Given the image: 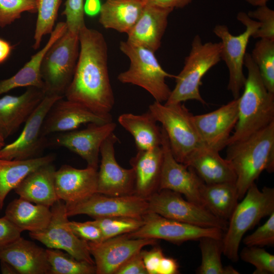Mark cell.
I'll use <instances>...</instances> for the list:
<instances>
[{
	"label": "cell",
	"mask_w": 274,
	"mask_h": 274,
	"mask_svg": "<svg viewBox=\"0 0 274 274\" xmlns=\"http://www.w3.org/2000/svg\"><path fill=\"white\" fill-rule=\"evenodd\" d=\"M80 50L72 80L64 94L94 113L110 114L115 104L108 68V46L97 30L83 26L78 33Z\"/></svg>",
	"instance_id": "1"
},
{
	"label": "cell",
	"mask_w": 274,
	"mask_h": 274,
	"mask_svg": "<svg viewBox=\"0 0 274 274\" xmlns=\"http://www.w3.org/2000/svg\"><path fill=\"white\" fill-rule=\"evenodd\" d=\"M244 63L248 76L238 98L237 121L227 146L247 139L274 122V94L265 87L250 53H246Z\"/></svg>",
	"instance_id": "2"
},
{
	"label": "cell",
	"mask_w": 274,
	"mask_h": 274,
	"mask_svg": "<svg viewBox=\"0 0 274 274\" xmlns=\"http://www.w3.org/2000/svg\"><path fill=\"white\" fill-rule=\"evenodd\" d=\"M226 159L236 177L238 199L264 170H274V122L247 139L227 146Z\"/></svg>",
	"instance_id": "3"
},
{
	"label": "cell",
	"mask_w": 274,
	"mask_h": 274,
	"mask_svg": "<svg viewBox=\"0 0 274 274\" xmlns=\"http://www.w3.org/2000/svg\"><path fill=\"white\" fill-rule=\"evenodd\" d=\"M274 212V188L260 190L255 182L247 190L228 221L222 240L223 254L230 261L239 259V248L245 233Z\"/></svg>",
	"instance_id": "4"
},
{
	"label": "cell",
	"mask_w": 274,
	"mask_h": 274,
	"mask_svg": "<svg viewBox=\"0 0 274 274\" xmlns=\"http://www.w3.org/2000/svg\"><path fill=\"white\" fill-rule=\"evenodd\" d=\"M221 42L203 43L200 36L196 35L182 70L175 76L176 85L164 103L174 104L196 100L206 105L199 91L201 81L204 75L221 60Z\"/></svg>",
	"instance_id": "5"
},
{
	"label": "cell",
	"mask_w": 274,
	"mask_h": 274,
	"mask_svg": "<svg viewBox=\"0 0 274 274\" xmlns=\"http://www.w3.org/2000/svg\"><path fill=\"white\" fill-rule=\"evenodd\" d=\"M119 48L130 60L128 70L120 73L117 79L123 84L141 87L148 92L155 101L166 102L171 90L166 83L167 78H175L165 71L157 59L155 52L133 45L128 41H121Z\"/></svg>",
	"instance_id": "6"
},
{
	"label": "cell",
	"mask_w": 274,
	"mask_h": 274,
	"mask_svg": "<svg viewBox=\"0 0 274 274\" xmlns=\"http://www.w3.org/2000/svg\"><path fill=\"white\" fill-rule=\"evenodd\" d=\"M148 110L161 124L172 154L178 162L184 163L192 152L203 145L193 122V115L182 102L163 104L155 101Z\"/></svg>",
	"instance_id": "7"
},
{
	"label": "cell",
	"mask_w": 274,
	"mask_h": 274,
	"mask_svg": "<svg viewBox=\"0 0 274 274\" xmlns=\"http://www.w3.org/2000/svg\"><path fill=\"white\" fill-rule=\"evenodd\" d=\"M79 50L78 35L67 29L47 51L41 67L46 95L64 97L73 78Z\"/></svg>",
	"instance_id": "8"
},
{
	"label": "cell",
	"mask_w": 274,
	"mask_h": 274,
	"mask_svg": "<svg viewBox=\"0 0 274 274\" xmlns=\"http://www.w3.org/2000/svg\"><path fill=\"white\" fill-rule=\"evenodd\" d=\"M236 18L246 27V30L243 33L234 36L224 24L216 25L213 30L221 39V60L225 62L229 71L227 89L231 93L233 99L239 97L246 82L243 67L246 49L250 38L260 26L259 22L250 18L244 12H239Z\"/></svg>",
	"instance_id": "9"
},
{
	"label": "cell",
	"mask_w": 274,
	"mask_h": 274,
	"mask_svg": "<svg viewBox=\"0 0 274 274\" xmlns=\"http://www.w3.org/2000/svg\"><path fill=\"white\" fill-rule=\"evenodd\" d=\"M149 212L177 221L202 227L226 231L228 221L214 215L206 208L185 199L176 192L162 189L147 198Z\"/></svg>",
	"instance_id": "10"
},
{
	"label": "cell",
	"mask_w": 274,
	"mask_h": 274,
	"mask_svg": "<svg viewBox=\"0 0 274 274\" xmlns=\"http://www.w3.org/2000/svg\"><path fill=\"white\" fill-rule=\"evenodd\" d=\"M51 217L47 226L37 232H29V236L50 249L62 250L79 260L94 264L88 242L77 236L69 228L65 203L57 200L50 207Z\"/></svg>",
	"instance_id": "11"
},
{
	"label": "cell",
	"mask_w": 274,
	"mask_h": 274,
	"mask_svg": "<svg viewBox=\"0 0 274 274\" xmlns=\"http://www.w3.org/2000/svg\"><path fill=\"white\" fill-rule=\"evenodd\" d=\"M143 225L127 233L131 238L163 239L174 244L199 241L203 237L222 239L224 231L218 228L202 227L170 219L148 212L143 216Z\"/></svg>",
	"instance_id": "12"
},
{
	"label": "cell",
	"mask_w": 274,
	"mask_h": 274,
	"mask_svg": "<svg viewBox=\"0 0 274 274\" xmlns=\"http://www.w3.org/2000/svg\"><path fill=\"white\" fill-rule=\"evenodd\" d=\"M68 217L86 215L93 219L114 216L143 217L149 212L147 199L135 194L110 196L95 193L79 202L66 204Z\"/></svg>",
	"instance_id": "13"
},
{
	"label": "cell",
	"mask_w": 274,
	"mask_h": 274,
	"mask_svg": "<svg viewBox=\"0 0 274 274\" xmlns=\"http://www.w3.org/2000/svg\"><path fill=\"white\" fill-rule=\"evenodd\" d=\"M62 97L64 96L45 95L24 123L19 136L0 149V158L26 160L40 157L47 142L46 137L41 134L44 120L54 103Z\"/></svg>",
	"instance_id": "14"
},
{
	"label": "cell",
	"mask_w": 274,
	"mask_h": 274,
	"mask_svg": "<svg viewBox=\"0 0 274 274\" xmlns=\"http://www.w3.org/2000/svg\"><path fill=\"white\" fill-rule=\"evenodd\" d=\"M161 132L163 162L159 190L167 189L176 192L183 195L188 201L205 208L201 196V190L205 183L192 168L175 158L162 127Z\"/></svg>",
	"instance_id": "15"
},
{
	"label": "cell",
	"mask_w": 274,
	"mask_h": 274,
	"mask_svg": "<svg viewBox=\"0 0 274 274\" xmlns=\"http://www.w3.org/2000/svg\"><path fill=\"white\" fill-rule=\"evenodd\" d=\"M157 243V239L131 238L127 234L97 243L88 242L96 274H115L124 262L143 247Z\"/></svg>",
	"instance_id": "16"
},
{
	"label": "cell",
	"mask_w": 274,
	"mask_h": 274,
	"mask_svg": "<svg viewBox=\"0 0 274 274\" xmlns=\"http://www.w3.org/2000/svg\"><path fill=\"white\" fill-rule=\"evenodd\" d=\"M117 141V136L113 132L101 145L97 192L110 196L133 194H135L134 171L132 168L126 169L121 167L116 160L115 144Z\"/></svg>",
	"instance_id": "17"
},
{
	"label": "cell",
	"mask_w": 274,
	"mask_h": 274,
	"mask_svg": "<svg viewBox=\"0 0 274 274\" xmlns=\"http://www.w3.org/2000/svg\"><path fill=\"white\" fill-rule=\"evenodd\" d=\"M238 98L193 119L202 144L220 152L227 146L238 119Z\"/></svg>",
	"instance_id": "18"
},
{
	"label": "cell",
	"mask_w": 274,
	"mask_h": 274,
	"mask_svg": "<svg viewBox=\"0 0 274 274\" xmlns=\"http://www.w3.org/2000/svg\"><path fill=\"white\" fill-rule=\"evenodd\" d=\"M112 121V116L98 115L82 105L62 97L56 101L49 110L42 125L41 134L46 137L53 133L76 130L84 124H101Z\"/></svg>",
	"instance_id": "19"
},
{
	"label": "cell",
	"mask_w": 274,
	"mask_h": 274,
	"mask_svg": "<svg viewBox=\"0 0 274 274\" xmlns=\"http://www.w3.org/2000/svg\"><path fill=\"white\" fill-rule=\"evenodd\" d=\"M116 124L90 123L85 129L60 133L55 143L78 154L87 162V166L98 168L100 148L104 141L113 132Z\"/></svg>",
	"instance_id": "20"
},
{
	"label": "cell",
	"mask_w": 274,
	"mask_h": 274,
	"mask_svg": "<svg viewBox=\"0 0 274 274\" xmlns=\"http://www.w3.org/2000/svg\"><path fill=\"white\" fill-rule=\"evenodd\" d=\"M43 89L29 87L20 95L0 98V134L5 139L15 133L27 120L45 96Z\"/></svg>",
	"instance_id": "21"
},
{
	"label": "cell",
	"mask_w": 274,
	"mask_h": 274,
	"mask_svg": "<svg viewBox=\"0 0 274 274\" xmlns=\"http://www.w3.org/2000/svg\"><path fill=\"white\" fill-rule=\"evenodd\" d=\"M55 188L58 199L65 203L81 201L97 192V169L62 165L55 171Z\"/></svg>",
	"instance_id": "22"
},
{
	"label": "cell",
	"mask_w": 274,
	"mask_h": 274,
	"mask_svg": "<svg viewBox=\"0 0 274 274\" xmlns=\"http://www.w3.org/2000/svg\"><path fill=\"white\" fill-rule=\"evenodd\" d=\"M0 260L20 274H50L46 249L20 236L0 249Z\"/></svg>",
	"instance_id": "23"
},
{
	"label": "cell",
	"mask_w": 274,
	"mask_h": 274,
	"mask_svg": "<svg viewBox=\"0 0 274 274\" xmlns=\"http://www.w3.org/2000/svg\"><path fill=\"white\" fill-rule=\"evenodd\" d=\"M173 10L146 4L135 24L127 34L126 41L155 52L161 46L168 16Z\"/></svg>",
	"instance_id": "24"
},
{
	"label": "cell",
	"mask_w": 274,
	"mask_h": 274,
	"mask_svg": "<svg viewBox=\"0 0 274 274\" xmlns=\"http://www.w3.org/2000/svg\"><path fill=\"white\" fill-rule=\"evenodd\" d=\"M163 162L161 146L137 150L130 160L135 177V194L147 199L159 190Z\"/></svg>",
	"instance_id": "25"
},
{
	"label": "cell",
	"mask_w": 274,
	"mask_h": 274,
	"mask_svg": "<svg viewBox=\"0 0 274 274\" xmlns=\"http://www.w3.org/2000/svg\"><path fill=\"white\" fill-rule=\"evenodd\" d=\"M192 168L205 184L235 182V173L229 161L219 152L202 145L183 163Z\"/></svg>",
	"instance_id": "26"
},
{
	"label": "cell",
	"mask_w": 274,
	"mask_h": 274,
	"mask_svg": "<svg viewBox=\"0 0 274 274\" xmlns=\"http://www.w3.org/2000/svg\"><path fill=\"white\" fill-rule=\"evenodd\" d=\"M66 30L65 22H58L43 48L32 55L30 60L15 74L9 78L0 80V95L19 87H35L44 90V84L41 75L43 59L52 44Z\"/></svg>",
	"instance_id": "27"
},
{
	"label": "cell",
	"mask_w": 274,
	"mask_h": 274,
	"mask_svg": "<svg viewBox=\"0 0 274 274\" xmlns=\"http://www.w3.org/2000/svg\"><path fill=\"white\" fill-rule=\"evenodd\" d=\"M52 163L29 173L14 189L19 197L51 207L59 200L55 188L56 168Z\"/></svg>",
	"instance_id": "28"
},
{
	"label": "cell",
	"mask_w": 274,
	"mask_h": 274,
	"mask_svg": "<svg viewBox=\"0 0 274 274\" xmlns=\"http://www.w3.org/2000/svg\"><path fill=\"white\" fill-rule=\"evenodd\" d=\"M146 4V0H106L101 5L99 22L106 29L127 34Z\"/></svg>",
	"instance_id": "29"
},
{
	"label": "cell",
	"mask_w": 274,
	"mask_h": 274,
	"mask_svg": "<svg viewBox=\"0 0 274 274\" xmlns=\"http://www.w3.org/2000/svg\"><path fill=\"white\" fill-rule=\"evenodd\" d=\"M5 216L22 232H37L45 229L51 217L50 208L19 197L10 202Z\"/></svg>",
	"instance_id": "30"
},
{
	"label": "cell",
	"mask_w": 274,
	"mask_h": 274,
	"mask_svg": "<svg viewBox=\"0 0 274 274\" xmlns=\"http://www.w3.org/2000/svg\"><path fill=\"white\" fill-rule=\"evenodd\" d=\"M118 120L133 137L137 150H146L161 146V128L149 110L141 115L124 113L119 116Z\"/></svg>",
	"instance_id": "31"
},
{
	"label": "cell",
	"mask_w": 274,
	"mask_h": 274,
	"mask_svg": "<svg viewBox=\"0 0 274 274\" xmlns=\"http://www.w3.org/2000/svg\"><path fill=\"white\" fill-rule=\"evenodd\" d=\"M53 154L26 160H8L0 158V211L5 200L12 190L31 172L38 167L52 163L55 159Z\"/></svg>",
	"instance_id": "32"
},
{
	"label": "cell",
	"mask_w": 274,
	"mask_h": 274,
	"mask_svg": "<svg viewBox=\"0 0 274 274\" xmlns=\"http://www.w3.org/2000/svg\"><path fill=\"white\" fill-rule=\"evenodd\" d=\"M201 196L206 208L216 216L228 221L238 203L235 182L204 184Z\"/></svg>",
	"instance_id": "33"
},
{
	"label": "cell",
	"mask_w": 274,
	"mask_h": 274,
	"mask_svg": "<svg viewBox=\"0 0 274 274\" xmlns=\"http://www.w3.org/2000/svg\"><path fill=\"white\" fill-rule=\"evenodd\" d=\"M201 254L200 265L196 270L198 274H239L232 266H224L221 262L223 253L222 239L203 237L198 241Z\"/></svg>",
	"instance_id": "34"
},
{
	"label": "cell",
	"mask_w": 274,
	"mask_h": 274,
	"mask_svg": "<svg viewBox=\"0 0 274 274\" xmlns=\"http://www.w3.org/2000/svg\"><path fill=\"white\" fill-rule=\"evenodd\" d=\"M46 251L50 266V274L96 273L94 264L79 260L59 249L48 248Z\"/></svg>",
	"instance_id": "35"
},
{
	"label": "cell",
	"mask_w": 274,
	"mask_h": 274,
	"mask_svg": "<svg viewBox=\"0 0 274 274\" xmlns=\"http://www.w3.org/2000/svg\"><path fill=\"white\" fill-rule=\"evenodd\" d=\"M250 54L265 87L274 94V40L259 39Z\"/></svg>",
	"instance_id": "36"
},
{
	"label": "cell",
	"mask_w": 274,
	"mask_h": 274,
	"mask_svg": "<svg viewBox=\"0 0 274 274\" xmlns=\"http://www.w3.org/2000/svg\"><path fill=\"white\" fill-rule=\"evenodd\" d=\"M61 0H37V19L32 48L38 49L43 38L50 34L55 26Z\"/></svg>",
	"instance_id": "37"
},
{
	"label": "cell",
	"mask_w": 274,
	"mask_h": 274,
	"mask_svg": "<svg viewBox=\"0 0 274 274\" xmlns=\"http://www.w3.org/2000/svg\"><path fill=\"white\" fill-rule=\"evenodd\" d=\"M91 221L100 230L102 241L132 232L144 224L143 217L127 216L97 218Z\"/></svg>",
	"instance_id": "38"
},
{
	"label": "cell",
	"mask_w": 274,
	"mask_h": 274,
	"mask_svg": "<svg viewBox=\"0 0 274 274\" xmlns=\"http://www.w3.org/2000/svg\"><path fill=\"white\" fill-rule=\"evenodd\" d=\"M25 12L37 13V0H0V27L10 25Z\"/></svg>",
	"instance_id": "39"
},
{
	"label": "cell",
	"mask_w": 274,
	"mask_h": 274,
	"mask_svg": "<svg viewBox=\"0 0 274 274\" xmlns=\"http://www.w3.org/2000/svg\"><path fill=\"white\" fill-rule=\"evenodd\" d=\"M239 257L255 266L254 274L274 273V255L261 247L246 246L239 252Z\"/></svg>",
	"instance_id": "40"
},
{
	"label": "cell",
	"mask_w": 274,
	"mask_h": 274,
	"mask_svg": "<svg viewBox=\"0 0 274 274\" xmlns=\"http://www.w3.org/2000/svg\"><path fill=\"white\" fill-rule=\"evenodd\" d=\"M248 15L256 19L260 23L258 29L253 34L254 39H266L274 40V11L267 5L257 7L253 11H249Z\"/></svg>",
	"instance_id": "41"
},
{
	"label": "cell",
	"mask_w": 274,
	"mask_h": 274,
	"mask_svg": "<svg viewBox=\"0 0 274 274\" xmlns=\"http://www.w3.org/2000/svg\"><path fill=\"white\" fill-rule=\"evenodd\" d=\"M246 246L263 247L274 244V212L253 233L243 238Z\"/></svg>",
	"instance_id": "42"
},
{
	"label": "cell",
	"mask_w": 274,
	"mask_h": 274,
	"mask_svg": "<svg viewBox=\"0 0 274 274\" xmlns=\"http://www.w3.org/2000/svg\"><path fill=\"white\" fill-rule=\"evenodd\" d=\"M84 3V0H66L64 9L61 13L65 17L67 30L76 35L86 25Z\"/></svg>",
	"instance_id": "43"
},
{
	"label": "cell",
	"mask_w": 274,
	"mask_h": 274,
	"mask_svg": "<svg viewBox=\"0 0 274 274\" xmlns=\"http://www.w3.org/2000/svg\"><path fill=\"white\" fill-rule=\"evenodd\" d=\"M67 224L75 234L82 239L93 243L102 241L100 230L91 221L85 222L68 221Z\"/></svg>",
	"instance_id": "44"
},
{
	"label": "cell",
	"mask_w": 274,
	"mask_h": 274,
	"mask_svg": "<svg viewBox=\"0 0 274 274\" xmlns=\"http://www.w3.org/2000/svg\"><path fill=\"white\" fill-rule=\"evenodd\" d=\"M22 232L5 216L0 218V249L19 238Z\"/></svg>",
	"instance_id": "45"
},
{
	"label": "cell",
	"mask_w": 274,
	"mask_h": 274,
	"mask_svg": "<svg viewBox=\"0 0 274 274\" xmlns=\"http://www.w3.org/2000/svg\"><path fill=\"white\" fill-rule=\"evenodd\" d=\"M115 274H148L143 260L141 251L124 262Z\"/></svg>",
	"instance_id": "46"
},
{
	"label": "cell",
	"mask_w": 274,
	"mask_h": 274,
	"mask_svg": "<svg viewBox=\"0 0 274 274\" xmlns=\"http://www.w3.org/2000/svg\"><path fill=\"white\" fill-rule=\"evenodd\" d=\"M141 253L148 274H158L159 265L164 256L162 249L156 247L149 251L141 250Z\"/></svg>",
	"instance_id": "47"
},
{
	"label": "cell",
	"mask_w": 274,
	"mask_h": 274,
	"mask_svg": "<svg viewBox=\"0 0 274 274\" xmlns=\"http://www.w3.org/2000/svg\"><path fill=\"white\" fill-rule=\"evenodd\" d=\"M192 0H146L147 4L161 8L174 10L183 8L191 3Z\"/></svg>",
	"instance_id": "48"
},
{
	"label": "cell",
	"mask_w": 274,
	"mask_h": 274,
	"mask_svg": "<svg viewBox=\"0 0 274 274\" xmlns=\"http://www.w3.org/2000/svg\"><path fill=\"white\" fill-rule=\"evenodd\" d=\"M179 266L177 261L164 256L158 269V274H177L179 273Z\"/></svg>",
	"instance_id": "49"
},
{
	"label": "cell",
	"mask_w": 274,
	"mask_h": 274,
	"mask_svg": "<svg viewBox=\"0 0 274 274\" xmlns=\"http://www.w3.org/2000/svg\"><path fill=\"white\" fill-rule=\"evenodd\" d=\"M99 0H85L84 12L89 16H94L99 13L101 7Z\"/></svg>",
	"instance_id": "50"
},
{
	"label": "cell",
	"mask_w": 274,
	"mask_h": 274,
	"mask_svg": "<svg viewBox=\"0 0 274 274\" xmlns=\"http://www.w3.org/2000/svg\"><path fill=\"white\" fill-rule=\"evenodd\" d=\"M12 46L8 41L0 38V64L4 62L10 56Z\"/></svg>",
	"instance_id": "51"
},
{
	"label": "cell",
	"mask_w": 274,
	"mask_h": 274,
	"mask_svg": "<svg viewBox=\"0 0 274 274\" xmlns=\"http://www.w3.org/2000/svg\"><path fill=\"white\" fill-rule=\"evenodd\" d=\"M2 262V271L3 273H17L16 270L10 265L9 264L1 261Z\"/></svg>",
	"instance_id": "52"
},
{
	"label": "cell",
	"mask_w": 274,
	"mask_h": 274,
	"mask_svg": "<svg viewBox=\"0 0 274 274\" xmlns=\"http://www.w3.org/2000/svg\"><path fill=\"white\" fill-rule=\"evenodd\" d=\"M248 4L254 7L267 5L270 0H245Z\"/></svg>",
	"instance_id": "53"
},
{
	"label": "cell",
	"mask_w": 274,
	"mask_h": 274,
	"mask_svg": "<svg viewBox=\"0 0 274 274\" xmlns=\"http://www.w3.org/2000/svg\"><path fill=\"white\" fill-rule=\"evenodd\" d=\"M5 139L0 134V149L5 145Z\"/></svg>",
	"instance_id": "54"
}]
</instances>
